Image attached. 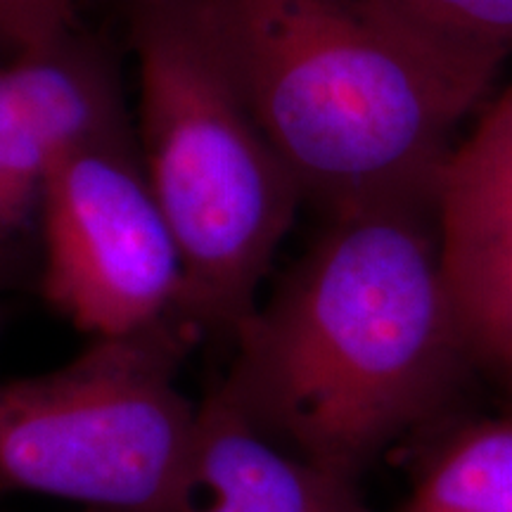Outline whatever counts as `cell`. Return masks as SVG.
<instances>
[{
  "label": "cell",
  "mask_w": 512,
  "mask_h": 512,
  "mask_svg": "<svg viewBox=\"0 0 512 512\" xmlns=\"http://www.w3.org/2000/svg\"><path fill=\"white\" fill-rule=\"evenodd\" d=\"M491 110H494V112L498 114V117H501V119H505V121H508V124L512 126V88H510V91H508V93H505V95H503V98H501V100H498V102H496V105H494V107H491Z\"/></svg>",
  "instance_id": "12"
},
{
  "label": "cell",
  "mask_w": 512,
  "mask_h": 512,
  "mask_svg": "<svg viewBox=\"0 0 512 512\" xmlns=\"http://www.w3.org/2000/svg\"><path fill=\"white\" fill-rule=\"evenodd\" d=\"M41 292L93 337L174 316L181 256L126 136L88 140L50 174L41 207Z\"/></svg>",
  "instance_id": "5"
},
{
  "label": "cell",
  "mask_w": 512,
  "mask_h": 512,
  "mask_svg": "<svg viewBox=\"0 0 512 512\" xmlns=\"http://www.w3.org/2000/svg\"><path fill=\"white\" fill-rule=\"evenodd\" d=\"M396 512H512V406L453 427Z\"/></svg>",
  "instance_id": "9"
},
{
  "label": "cell",
  "mask_w": 512,
  "mask_h": 512,
  "mask_svg": "<svg viewBox=\"0 0 512 512\" xmlns=\"http://www.w3.org/2000/svg\"><path fill=\"white\" fill-rule=\"evenodd\" d=\"M195 479L183 512H375L358 482L254 432L214 392L200 401Z\"/></svg>",
  "instance_id": "8"
},
{
  "label": "cell",
  "mask_w": 512,
  "mask_h": 512,
  "mask_svg": "<svg viewBox=\"0 0 512 512\" xmlns=\"http://www.w3.org/2000/svg\"><path fill=\"white\" fill-rule=\"evenodd\" d=\"M79 0H0V64L53 53L74 34Z\"/></svg>",
  "instance_id": "11"
},
{
  "label": "cell",
  "mask_w": 512,
  "mask_h": 512,
  "mask_svg": "<svg viewBox=\"0 0 512 512\" xmlns=\"http://www.w3.org/2000/svg\"><path fill=\"white\" fill-rule=\"evenodd\" d=\"M273 150L325 216L434 204L501 64L377 0H192Z\"/></svg>",
  "instance_id": "2"
},
{
  "label": "cell",
  "mask_w": 512,
  "mask_h": 512,
  "mask_svg": "<svg viewBox=\"0 0 512 512\" xmlns=\"http://www.w3.org/2000/svg\"><path fill=\"white\" fill-rule=\"evenodd\" d=\"M131 8L143 166L181 256L176 316L233 344L304 195L192 0Z\"/></svg>",
  "instance_id": "3"
},
{
  "label": "cell",
  "mask_w": 512,
  "mask_h": 512,
  "mask_svg": "<svg viewBox=\"0 0 512 512\" xmlns=\"http://www.w3.org/2000/svg\"><path fill=\"white\" fill-rule=\"evenodd\" d=\"M233 349L209 392L261 437L361 482L444 420L479 370L446 285L434 204L328 216Z\"/></svg>",
  "instance_id": "1"
},
{
  "label": "cell",
  "mask_w": 512,
  "mask_h": 512,
  "mask_svg": "<svg viewBox=\"0 0 512 512\" xmlns=\"http://www.w3.org/2000/svg\"><path fill=\"white\" fill-rule=\"evenodd\" d=\"M434 216L472 358L512 384V126L494 110L448 157Z\"/></svg>",
  "instance_id": "6"
},
{
  "label": "cell",
  "mask_w": 512,
  "mask_h": 512,
  "mask_svg": "<svg viewBox=\"0 0 512 512\" xmlns=\"http://www.w3.org/2000/svg\"><path fill=\"white\" fill-rule=\"evenodd\" d=\"M384 8L467 53L498 64L512 55V0H377Z\"/></svg>",
  "instance_id": "10"
},
{
  "label": "cell",
  "mask_w": 512,
  "mask_h": 512,
  "mask_svg": "<svg viewBox=\"0 0 512 512\" xmlns=\"http://www.w3.org/2000/svg\"><path fill=\"white\" fill-rule=\"evenodd\" d=\"M83 512H98V510H83Z\"/></svg>",
  "instance_id": "13"
},
{
  "label": "cell",
  "mask_w": 512,
  "mask_h": 512,
  "mask_svg": "<svg viewBox=\"0 0 512 512\" xmlns=\"http://www.w3.org/2000/svg\"><path fill=\"white\" fill-rule=\"evenodd\" d=\"M200 344L181 318L93 342L43 375L0 380V496L98 512H183L200 403L178 387Z\"/></svg>",
  "instance_id": "4"
},
{
  "label": "cell",
  "mask_w": 512,
  "mask_h": 512,
  "mask_svg": "<svg viewBox=\"0 0 512 512\" xmlns=\"http://www.w3.org/2000/svg\"><path fill=\"white\" fill-rule=\"evenodd\" d=\"M124 131L105 64L74 38L53 53L0 64V275L41 226L57 162L76 145Z\"/></svg>",
  "instance_id": "7"
}]
</instances>
